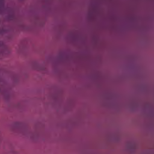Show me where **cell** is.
Masks as SVG:
<instances>
[{
    "label": "cell",
    "mask_w": 154,
    "mask_h": 154,
    "mask_svg": "<svg viewBox=\"0 0 154 154\" xmlns=\"http://www.w3.org/2000/svg\"><path fill=\"white\" fill-rule=\"evenodd\" d=\"M17 82L16 75L10 71L0 69V85L2 87H11Z\"/></svg>",
    "instance_id": "6da1fadb"
},
{
    "label": "cell",
    "mask_w": 154,
    "mask_h": 154,
    "mask_svg": "<svg viewBox=\"0 0 154 154\" xmlns=\"http://www.w3.org/2000/svg\"><path fill=\"white\" fill-rule=\"evenodd\" d=\"M11 129L16 134L26 136L29 134L30 129L28 125L23 122H16L11 125Z\"/></svg>",
    "instance_id": "7a4b0ae2"
},
{
    "label": "cell",
    "mask_w": 154,
    "mask_h": 154,
    "mask_svg": "<svg viewBox=\"0 0 154 154\" xmlns=\"http://www.w3.org/2000/svg\"><path fill=\"white\" fill-rule=\"evenodd\" d=\"M9 50L8 47L2 42H0V57H4L8 55L9 54Z\"/></svg>",
    "instance_id": "3957f363"
},
{
    "label": "cell",
    "mask_w": 154,
    "mask_h": 154,
    "mask_svg": "<svg viewBox=\"0 0 154 154\" xmlns=\"http://www.w3.org/2000/svg\"><path fill=\"white\" fill-rule=\"evenodd\" d=\"M5 1L4 0H0V11H1L4 7Z\"/></svg>",
    "instance_id": "277c9868"
},
{
    "label": "cell",
    "mask_w": 154,
    "mask_h": 154,
    "mask_svg": "<svg viewBox=\"0 0 154 154\" xmlns=\"http://www.w3.org/2000/svg\"><path fill=\"white\" fill-rule=\"evenodd\" d=\"M2 137L1 134H0V145H1V141H2Z\"/></svg>",
    "instance_id": "5b68a950"
},
{
    "label": "cell",
    "mask_w": 154,
    "mask_h": 154,
    "mask_svg": "<svg viewBox=\"0 0 154 154\" xmlns=\"http://www.w3.org/2000/svg\"><path fill=\"white\" fill-rule=\"evenodd\" d=\"M20 1H23V0H20Z\"/></svg>",
    "instance_id": "8992f818"
}]
</instances>
